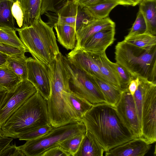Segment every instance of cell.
<instances>
[{"label": "cell", "mask_w": 156, "mask_h": 156, "mask_svg": "<svg viewBox=\"0 0 156 156\" xmlns=\"http://www.w3.org/2000/svg\"><path fill=\"white\" fill-rule=\"evenodd\" d=\"M81 121L105 152L136 138L124 123L116 107L106 102L93 104Z\"/></svg>", "instance_id": "cell-1"}, {"label": "cell", "mask_w": 156, "mask_h": 156, "mask_svg": "<svg viewBox=\"0 0 156 156\" xmlns=\"http://www.w3.org/2000/svg\"><path fill=\"white\" fill-rule=\"evenodd\" d=\"M47 101L37 91L1 127L2 136L18 138L22 133L50 124Z\"/></svg>", "instance_id": "cell-2"}, {"label": "cell", "mask_w": 156, "mask_h": 156, "mask_svg": "<svg viewBox=\"0 0 156 156\" xmlns=\"http://www.w3.org/2000/svg\"><path fill=\"white\" fill-rule=\"evenodd\" d=\"M20 38L33 58L48 66L61 52L53 27L41 17L33 25L16 28Z\"/></svg>", "instance_id": "cell-3"}, {"label": "cell", "mask_w": 156, "mask_h": 156, "mask_svg": "<svg viewBox=\"0 0 156 156\" xmlns=\"http://www.w3.org/2000/svg\"><path fill=\"white\" fill-rule=\"evenodd\" d=\"M115 50L116 63L134 76L156 83V44L141 48L123 40Z\"/></svg>", "instance_id": "cell-4"}, {"label": "cell", "mask_w": 156, "mask_h": 156, "mask_svg": "<svg viewBox=\"0 0 156 156\" xmlns=\"http://www.w3.org/2000/svg\"><path fill=\"white\" fill-rule=\"evenodd\" d=\"M86 132L85 126L82 121L74 122L54 127L44 136L27 140L24 144L19 147L25 156H41L47 150L58 145L64 140Z\"/></svg>", "instance_id": "cell-5"}, {"label": "cell", "mask_w": 156, "mask_h": 156, "mask_svg": "<svg viewBox=\"0 0 156 156\" xmlns=\"http://www.w3.org/2000/svg\"><path fill=\"white\" fill-rule=\"evenodd\" d=\"M64 59L70 76V90L92 104L106 102L100 90L90 77L71 64L66 57Z\"/></svg>", "instance_id": "cell-6"}, {"label": "cell", "mask_w": 156, "mask_h": 156, "mask_svg": "<svg viewBox=\"0 0 156 156\" xmlns=\"http://www.w3.org/2000/svg\"><path fill=\"white\" fill-rule=\"evenodd\" d=\"M156 83L147 80L141 109V138L148 144L156 141Z\"/></svg>", "instance_id": "cell-7"}, {"label": "cell", "mask_w": 156, "mask_h": 156, "mask_svg": "<svg viewBox=\"0 0 156 156\" xmlns=\"http://www.w3.org/2000/svg\"><path fill=\"white\" fill-rule=\"evenodd\" d=\"M37 91L28 80H22L15 89L8 91L0 105V127L10 116Z\"/></svg>", "instance_id": "cell-8"}, {"label": "cell", "mask_w": 156, "mask_h": 156, "mask_svg": "<svg viewBox=\"0 0 156 156\" xmlns=\"http://www.w3.org/2000/svg\"><path fill=\"white\" fill-rule=\"evenodd\" d=\"M27 79L35 87L37 91L47 100L50 93L51 80L49 66L32 57L27 58Z\"/></svg>", "instance_id": "cell-9"}, {"label": "cell", "mask_w": 156, "mask_h": 156, "mask_svg": "<svg viewBox=\"0 0 156 156\" xmlns=\"http://www.w3.org/2000/svg\"><path fill=\"white\" fill-rule=\"evenodd\" d=\"M124 123L136 138L141 137L140 123L133 96L127 88L124 90L115 105Z\"/></svg>", "instance_id": "cell-10"}, {"label": "cell", "mask_w": 156, "mask_h": 156, "mask_svg": "<svg viewBox=\"0 0 156 156\" xmlns=\"http://www.w3.org/2000/svg\"><path fill=\"white\" fill-rule=\"evenodd\" d=\"M57 22L74 27L76 32L94 20L84 12L83 8L73 0H68L57 12Z\"/></svg>", "instance_id": "cell-11"}, {"label": "cell", "mask_w": 156, "mask_h": 156, "mask_svg": "<svg viewBox=\"0 0 156 156\" xmlns=\"http://www.w3.org/2000/svg\"><path fill=\"white\" fill-rule=\"evenodd\" d=\"M68 61L85 73L105 80L93 55L82 48L73 49L66 55ZM106 81V80H105Z\"/></svg>", "instance_id": "cell-12"}, {"label": "cell", "mask_w": 156, "mask_h": 156, "mask_svg": "<svg viewBox=\"0 0 156 156\" xmlns=\"http://www.w3.org/2000/svg\"><path fill=\"white\" fill-rule=\"evenodd\" d=\"M115 27L103 30L88 38L81 48L89 53L105 51L115 40Z\"/></svg>", "instance_id": "cell-13"}, {"label": "cell", "mask_w": 156, "mask_h": 156, "mask_svg": "<svg viewBox=\"0 0 156 156\" xmlns=\"http://www.w3.org/2000/svg\"><path fill=\"white\" fill-rule=\"evenodd\" d=\"M151 147L144 139L134 138L105 152L106 156H144Z\"/></svg>", "instance_id": "cell-14"}, {"label": "cell", "mask_w": 156, "mask_h": 156, "mask_svg": "<svg viewBox=\"0 0 156 156\" xmlns=\"http://www.w3.org/2000/svg\"><path fill=\"white\" fill-rule=\"evenodd\" d=\"M114 27H115V23L109 17L91 21L76 32L77 40L74 49L81 48L90 37L103 30Z\"/></svg>", "instance_id": "cell-15"}, {"label": "cell", "mask_w": 156, "mask_h": 156, "mask_svg": "<svg viewBox=\"0 0 156 156\" xmlns=\"http://www.w3.org/2000/svg\"><path fill=\"white\" fill-rule=\"evenodd\" d=\"M90 53L94 57L105 80L114 86L125 90L122 88L117 74L112 65V62L107 57L105 51Z\"/></svg>", "instance_id": "cell-16"}, {"label": "cell", "mask_w": 156, "mask_h": 156, "mask_svg": "<svg viewBox=\"0 0 156 156\" xmlns=\"http://www.w3.org/2000/svg\"><path fill=\"white\" fill-rule=\"evenodd\" d=\"M19 1L23 13V23L21 28L32 25L41 17L43 0Z\"/></svg>", "instance_id": "cell-17"}, {"label": "cell", "mask_w": 156, "mask_h": 156, "mask_svg": "<svg viewBox=\"0 0 156 156\" xmlns=\"http://www.w3.org/2000/svg\"><path fill=\"white\" fill-rule=\"evenodd\" d=\"M59 43L67 50H73L76 42L75 28L70 25L55 23L53 26Z\"/></svg>", "instance_id": "cell-18"}, {"label": "cell", "mask_w": 156, "mask_h": 156, "mask_svg": "<svg viewBox=\"0 0 156 156\" xmlns=\"http://www.w3.org/2000/svg\"><path fill=\"white\" fill-rule=\"evenodd\" d=\"M141 12L146 24L145 33L156 35V0H142L139 4Z\"/></svg>", "instance_id": "cell-19"}, {"label": "cell", "mask_w": 156, "mask_h": 156, "mask_svg": "<svg viewBox=\"0 0 156 156\" xmlns=\"http://www.w3.org/2000/svg\"><path fill=\"white\" fill-rule=\"evenodd\" d=\"M104 152L94 136L86 130L79 148L75 156H102Z\"/></svg>", "instance_id": "cell-20"}, {"label": "cell", "mask_w": 156, "mask_h": 156, "mask_svg": "<svg viewBox=\"0 0 156 156\" xmlns=\"http://www.w3.org/2000/svg\"><path fill=\"white\" fill-rule=\"evenodd\" d=\"M88 75L94 82L100 90L106 102L115 106L124 90L96 76Z\"/></svg>", "instance_id": "cell-21"}, {"label": "cell", "mask_w": 156, "mask_h": 156, "mask_svg": "<svg viewBox=\"0 0 156 156\" xmlns=\"http://www.w3.org/2000/svg\"><path fill=\"white\" fill-rule=\"evenodd\" d=\"M119 5L118 0L102 2L83 8L86 14L94 19H100L109 17L112 9Z\"/></svg>", "instance_id": "cell-22"}, {"label": "cell", "mask_w": 156, "mask_h": 156, "mask_svg": "<svg viewBox=\"0 0 156 156\" xmlns=\"http://www.w3.org/2000/svg\"><path fill=\"white\" fill-rule=\"evenodd\" d=\"M66 96L70 106L81 120L93 104L86 99L74 93L70 90L66 92Z\"/></svg>", "instance_id": "cell-23"}, {"label": "cell", "mask_w": 156, "mask_h": 156, "mask_svg": "<svg viewBox=\"0 0 156 156\" xmlns=\"http://www.w3.org/2000/svg\"><path fill=\"white\" fill-rule=\"evenodd\" d=\"M27 58H17L9 56L6 63L4 65L15 73L22 80L27 79Z\"/></svg>", "instance_id": "cell-24"}, {"label": "cell", "mask_w": 156, "mask_h": 156, "mask_svg": "<svg viewBox=\"0 0 156 156\" xmlns=\"http://www.w3.org/2000/svg\"><path fill=\"white\" fill-rule=\"evenodd\" d=\"M13 2L9 0H0V27L15 30V22L12 12Z\"/></svg>", "instance_id": "cell-25"}, {"label": "cell", "mask_w": 156, "mask_h": 156, "mask_svg": "<svg viewBox=\"0 0 156 156\" xmlns=\"http://www.w3.org/2000/svg\"><path fill=\"white\" fill-rule=\"evenodd\" d=\"M22 81L12 71L4 66L0 67V86L8 91L12 90Z\"/></svg>", "instance_id": "cell-26"}, {"label": "cell", "mask_w": 156, "mask_h": 156, "mask_svg": "<svg viewBox=\"0 0 156 156\" xmlns=\"http://www.w3.org/2000/svg\"><path fill=\"white\" fill-rule=\"evenodd\" d=\"M123 41L134 46L145 48L156 44V36L147 33L129 36H126Z\"/></svg>", "instance_id": "cell-27"}, {"label": "cell", "mask_w": 156, "mask_h": 156, "mask_svg": "<svg viewBox=\"0 0 156 156\" xmlns=\"http://www.w3.org/2000/svg\"><path fill=\"white\" fill-rule=\"evenodd\" d=\"M13 29L0 27V42L27 50Z\"/></svg>", "instance_id": "cell-28"}, {"label": "cell", "mask_w": 156, "mask_h": 156, "mask_svg": "<svg viewBox=\"0 0 156 156\" xmlns=\"http://www.w3.org/2000/svg\"><path fill=\"white\" fill-rule=\"evenodd\" d=\"M85 133H80L67 139L60 142L58 145L67 151L71 156H75Z\"/></svg>", "instance_id": "cell-29"}, {"label": "cell", "mask_w": 156, "mask_h": 156, "mask_svg": "<svg viewBox=\"0 0 156 156\" xmlns=\"http://www.w3.org/2000/svg\"><path fill=\"white\" fill-rule=\"evenodd\" d=\"M54 127L50 124L27 130L21 133L18 139L26 141L35 139L46 134Z\"/></svg>", "instance_id": "cell-30"}, {"label": "cell", "mask_w": 156, "mask_h": 156, "mask_svg": "<svg viewBox=\"0 0 156 156\" xmlns=\"http://www.w3.org/2000/svg\"><path fill=\"white\" fill-rule=\"evenodd\" d=\"M112 64L119 78L121 87L123 90L128 88L130 81L136 78L122 66L112 62Z\"/></svg>", "instance_id": "cell-31"}, {"label": "cell", "mask_w": 156, "mask_h": 156, "mask_svg": "<svg viewBox=\"0 0 156 156\" xmlns=\"http://www.w3.org/2000/svg\"><path fill=\"white\" fill-rule=\"evenodd\" d=\"M146 27L145 20L141 12L139 10L136 20L126 36H129L145 33Z\"/></svg>", "instance_id": "cell-32"}, {"label": "cell", "mask_w": 156, "mask_h": 156, "mask_svg": "<svg viewBox=\"0 0 156 156\" xmlns=\"http://www.w3.org/2000/svg\"><path fill=\"white\" fill-rule=\"evenodd\" d=\"M0 52L9 56L22 58L26 57L25 53L28 51L27 50L0 42Z\"/></svg>", "instance_id": "cell-33"}, {"label": "cell", "mask_w": 156, "mask_h": 156, "mask_svg": "<svg viewBox=\"0 0 156 156\" xmlns=\"http://www.w3.org/2000/svg\"><path fill=\"white\" fill-rule=\"evenodd\" d=\"M68 0H43L41 10V15L48 12L57 13L58 10Z\"/></svg>", "instance_id": "cell-34"}, {"label": "cell", "mask_w": 156, "mask_h": 156, "mask_svg": "<svg viewBox=\"0 0 156 156\" xmlns=\"http://www.w3.org/2000/svg\"><path fill=\"white\" fill-rule=\"evenodd\" d=\"M12 12L18 26L20 28H21L23 23V13L19 0L13 3Z\"/></svg>", "instance_id": "cell-35"}, {"label": "cell", "mask_w": 156, "mask_h": 156, "mask_svg": "<svg viewBox=\"0 0 156 156\" xmlns=\"http://www.w3.org/2000/svg\"><path fill=\"white\" fill-rule=\"evenodd\" d=\"M41 156H71L59 145L52 147L44 152Z\"/></svg>", "instance_id": "cell-36"}, {"label": "cell", "mask_w": 156, "mask_h": 156, "mask_svg": "<svg viewBox=\"0 0 156 156\" xmlns=\"http://www.w3.org/2000/svg\"><path fill=\"white\" fill-rule=\"evenodd\" d=\"M25 156L19 146H17L16 144L8 145L2 152L0 156Z\"/></svg>", "instance_id": "cell-37"}, {"label": "cell", "mask_w": 156, "mask_h": 156, "mask_svg": "<svg viewBox=\"0 0 156 156\" xmlns=\"http://www.w3.org/2000/svg\"><path fill=\"white\" fill-rule=\"evenodd\" d=\"M74 3L83 8L102 2L114 0H73Z\"/></svg>", "instance_id": "cell-38"}, {"label": "cell", "mask_w": 156, "mask_h": 156, "mask_svg": "<svg viewBox=\"0 0 156 156\" xmlns=\"http://www.w3.org/2000/svg\"><path fill=\"white\" fill-rule=\"evenodd\" d=\"M140 83L139 77H137L133 79L130 82L128 87L129 90L133 96L136 90Z\"/></svg>", "instance_id": "cell-39"}, {"label": "cell", "mask_w": 156, "mask_h": 156, "mask_svg": "<svg viewBox=\"0 0 156 156\" xmlns=\"http://www.w3.org/2000/svg\"><path fill=\"white\" fill-rule=\"evenodd\" d=\"M12 138L2 136L0 137V154L13 140Z\"/></svg>", "instance_id": "cell-40"}, {"label": "cell", "mask_w": 156, "mask_h": 156, "mask_svg": "<svg viewBox=\"0 0 156 156\" xmlns=\"http://www.w3.org/2000/svg\"><path fill=\"white\" fill-rule=\"evenodd\" d=\"M142 0H118L119 5L135 6L139 4Z\"/></svg>", "instance_id": "cell-41"}, {"label": "cell", "mask_w": 156, "mask_h": 156, "mask_svg": "<svg viewBox=\"0 0 156 156\" xmlns=\"http://www.w3.org/2000/svg\"><path fill=\"white\" fill-rule=\"evenodd\" d=\"M7 91L8 90L0 86V105ZM2 136V135L0 127V137Z\"/></svg>", "instance_id": "cell-42"}, {"label": "cell", "mask_w": 156, "mask_h": 156, "mask_svg": "<svg viewBox=\"0 0 156 156\" xmlns=\"http://www.w3.org/2000/svg\"><path fill=\"white\" fill-rule=\"evenodd\" d=\"M8 56L0 52V67L4 66L6 63Z\"/></svg>", "instance_id": "cell-43"}, {"label": "cell", "mask_w": 156, "mask_h": 156, "mask_svg": "<svg viewBox=\"0 0 156 156\" xmlns=\"http://www.w3.org/2000/svg\"><path fill=\"white\" fill-rule=\"evenodd\" d=\"M10 0L11 1H12L13 2H16V1H17V0Z\"/></svg>", "instance_id": "cell-44"}]
</instances>
